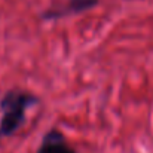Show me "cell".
Wrapping results in <instances>:
<instances>
[{
	"label": "cell",
	"instance_id": "6da1fadb",
	"mask_svg": "<svg viewBox=\"0 0 153 153\" xmlns=\"http://www.w3.org/2000/svg\"><path fill=\"white\" fill-rule=\"evenodd\" d=\"M36 97L24 91H9L0 101L1 119H0V137L12 135L24 122L25 111L30 105L36 104Z\"/></svg>",
	"mask_w": 153,
	"mask_h": 153
},
{
	"label": "cell",
	"instance_id": "7a4b0ae2",
	"mask_svg": "<svg viewBox=\"0 0 153 153\" xmlns=\"http://www.w3.org/2000/svg\"><path fill=\"white\" fill-rule=\"evenodd\" d=\"M37 153H76L67 143L64 135L56 131L51 129L42 140V144L39 147Z\"/></svg>",
	"mask_w": 153,
	"mask_h": 153
},
{
	"label": "cell",
	"instance_id": "3957f363",
	"mask_svg": "<svg viewBox=\"0 0 153 153\" xmlns=\"http://www.w3.org/2000/svg\"><path fill=\"white\" fill-rule=\"evenodd\" d=\"M95 4H97V0H68L59 10H49L43 16L45 18H58V16H64L68 13H77V12L86 10Z\"/></svg>",
	"mask_w": 153,
	"mask_h": 153
}]
</instances>
